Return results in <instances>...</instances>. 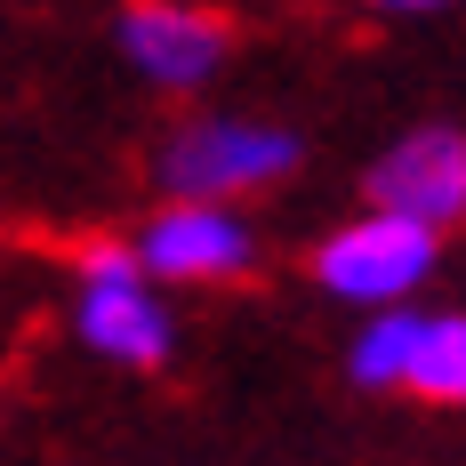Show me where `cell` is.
<instances>
[{
  "instance_id": "cell-7",
  "label": "cell",
  "mask_w": 466,
  "mask_h": 466,
  "mask_svg": "<svg viewBox=\"0 0 466 466\" xmlns=\"http://www.w3.org/2000/svg\"><path fill=\"white\" fill-rule=\"evenodd\" d=\"M113 41L129 56V73H145L153 89H169V96H193L226 73L233 25L218 8H201V0H129L113 16Z\"/></svg>"
},
{
  "instance_id": "cell-1",
  "label": "cell",
  "mask_w": 466,
  "mask_h": 466,
  "mask_svg": "<svg viewBox=\"0 0 466 466\" xmlns=\"http://www.w3.org/2000/svg\"><path fill=\"white\" fill-rule=\"evenodd\" d=\"M298 169H306V137L289 121H249V113H193L153 153V177L169 201H241Z\"/></svg>"
},
{
  "instance_id": "cell-3",
  "label": "cell",
  "mask_w": 466,
  "mask_h": 466,
  "mask_svg": "<svg viewBox=\"0 0 466 466\" xmlns=\"http://www.w3.org/2000/svg\"><path fill=\"white\" fill-rule=\"evenodd\" d=\"M346 378L362 394H419V402L466 410V314H426V306L362 314L346 346Z\"/></svg>"
},
{
  "instance_id": "cell-4",
  "label": "cell",
  "mask_w": 466,
  "mask_h": 466,
  "mask_svg": "<svg viewBox=\"0 0 466 466\" xmlns=\"http://www.w3.org/2000/svg\"><path fill=\"white\" fill-rule=\"evenodd\" d=\"M73 329L96 362L113 370H161L177 354V314L169 298L145 281V266L129 258V241H96L73 274Z\"/></svg>"
},
{
  "instance_id": "cell-6",
  "label": "cell",
  "mask_w": 466,
  "mask_h": 466,
  "mask_svg": "<svg viewBox=\"0 0 466 466\" xmlns=\"http://www.w3.org/2000/svg\"><path fill=\"white\" fill-rule=\"evenodd\" d=\"M362 209H394V218L434 233L466 226V129L419 121L394 145H378V161L362 169Z\"/></svg>"
},
{
  "instance_id": "cell-2",
  "label": "cell",
  "mask_w": 466,
  "mask_h": 466,
  "mask_svg": "<svg viewBox=\"0 0 466 466\" xmlns=\"http://www.w3.org/2000/svg\"><path fill=\"white\" fill-rule=\"evenodd\" d=\"M442 266V233L410 226L394 209H354L346 226H329L306 258V274L322 298L354 306V314H378V306H410Z\"/></svg>"
},
{
  "instance_id": "cell-5",
  "label": "cell",
  "mask_w": 466,
  "mask_h": 466,
  "mask_svg": "<svg viewBox=\"0 0 466 466\" xmlns=\"http://www.w3.org/2000/svg\"><path fill=\"white\" fill-rule=\"evenodd\" d=\"M129 258L153 289H218L258 266V226L241 201H161L129 233Z\"/></svg>"
},
{
  "instance_id": "cell-8",
  "label": "cell",
  "mask_w": 466,
  "mask_h": 466,
  "mask_svg": "<svg viewBox=\"0 0 466 466\" xmlns=\"http://www.w3.org/2000/svg\"><path fill=\"white\" fill-rule=\"evenodd\" d=\"M378 16H434V8H459V0H370Z\"/></svg>"
}]
</instances>
